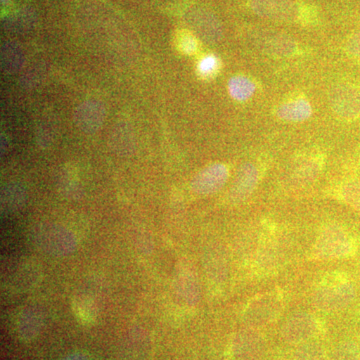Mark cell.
I'll return each instance as SVG.
<instances>
[{"instance_id": "obj_1", "label": "cell", "mask_w": 360, "mask_h": 360, "mask_svg": "<svg viewBox=\"0 0 360 360\" xmlns=\"http://www.w3.org/2000/svg\"><path fill=\"white\" fill-rule=\"evenodd\" d=\"M352 248L349 236L340 227L328 226L319 234L314 246V255L319 259H338L347 257Z\"/></svg>"}, {"instance_id": "obj_2", "label": "cell", "mask_w": 360, "mask_h": 360, "mask_svg": "<svg viewBox=\"0 0 360 360\" xmlns=\"http://www.w3.org/2000/svg\"><path fill=\"white\" fill-rule=\"evenodd\" d=\"M355 295L356 293L352 284H335L315 290L311 302L316 309L324 311H335L348 307L354 302Z\"/></svg>"}, {"instance_id": "obj_3", "label": "cell", "mask_w": 360, "mask_h": 360, "mask_svg": "<svg viewBox=\"0 0 360 360\" xmlns=\"http://www.w3.org/2000/svg\"><path fill=\"white\" fill-rule=\"evenodd\" d=\"M329 103L335 115L342 120L360 117V90L354 85H336L329 92Z\"/></svg>"}, {"instance_id": "obj_4", "label": "cell", "mask_w": 360, "mask_h": 360, "mask_svg": "<svg viewBox=\"0 0 360 360\" xmlns=\"http://www.w3.org/2000/svg\"><path fill=\"white\" fill-rule=\"evenodd\" d=\"M251 11L258 16L276 21H295L302 18V8L293 0H250Z\"/></svg>"}, {"instance_id": "obj_5", "label": "cell", "mask_w": 360, "mask_h": 360, "mask_svg": "<svg viewBox=\"0 0 360 360\" xmlns=\"http://www.w3.org/2000/svg\"><path fill=\"white\" fill-rule=\"evenodd\" d=\"M317 321L311 314L297 312L291 315L281 328V336L286 342L300 345L311 340L317 333Z\"/></svg>"}, {"instance_id": "obj_6", "label": "cell", "mask_w": 360, "mask_h": 360, "mask_svg": "<svg viewBox=\"0 0 360 360\" xmlns=\"http://www.w3.org/2000/svg\"><path fill=\"white\" fill-rule=\"evenodd\" d=\"M264 348V338L252 328L238 333L232 342V354L236 360H257Z\"/></svg>"}, {"instance_id": "obj_7", "label": "cell", "mask_w": 360, "mask_h": 360, "mask_svg": "<svg viewBox=\"0 0 360 360\" xmlns=\"http://www.w3.org/2000/svg\"><path fill=\"white\" fill-rule=\"evenodd\" d=\"M186 20L198 35L207 42H217L221 39L222 30L219 20L205 9H191L186 13Z\"/></svg>"}, {"instance_id": "obj_8", "label": "cell", "mask_w": 360, "mask_h": 360, "mask_svg": "<svg viewBox=\"0 0 360 360\" xmlns=\"http://www.w3.org/2000/svg\"><path fill=\"white\" fill-rule=\"evenodd\" d=\"M278 303L271 296H262L255 300L245 311V322L250 328H257L269 324L278 314Z\"/></svg>"}, {"instance_id": "obj_9", "label": "cell", "mask_w": 360, "mask_h": 360, "mask_svg": "<svg viewBox=\"0 0 360 360\" xmlns=\"http://www.w3.org/2000/svg\"><path fill=\"white\" fill-rule=\"evenodd\" d=\"M229 172L222 165H213L206 167L200 174L196 175L193 182V188L200 194L217 193L226 182Z\"/></svg>"}, {"instance_id": "obj_10", "label": "cell", "mask_w": 360, "mask_h": 360, "mask_svg": "<svg viewBox=\"0 0 360 360\" xmlns=\"http://www.w3.org/2000/svg\"><path fill=\"white\" fill-rule=\"evenodd\" d=\"M258 182V172L252 163H245L239 168L233 186L231 187V198L236 202L245 200L255 191Z\"/></svg>"}, {"instance_id": "obj_11", "label": "cell", "mask_w": 360, "mask_h": 360, "mask_svg": "<svg viewBox=\"0 0 360 360\" xmlns=\"http://www.w3.org/2000/svg\"><path fill=\"white\" fill-rule=\"evenodd\" d=\"M104 112L103 105L98 101H85L78 106L75 122L84 131L94 132L103 124Z\"/></svg>"}, {"instance_id": "obj_12", "label": "cell", "mask_w": 360, "mask_h": 360, "mask_svg": "<svg viewBox=\"0 0 360 360\" xmlns=\"http://www.w3.org/2000/svg\"><path fill=\"white\" fill-rule=\"evenodd\" d=\"M319 165L311 158H302L296 161L288 174V182L293 186H302L309 184L319 175Z\"/></svg>"}, {"instance_id": "obj_13", "label": "cell", "mask_w": 360, "mask_h": 360, "mask_svg": "<svg viewBox=\"0 0 360 360\" xmlns=\"http://www.w3.org/2000/svg\"><path fill=\"white\" fill-rule=\"evenodd\" d=\"M312 108L309 101L296 98L286 101L277 108V116L284 122H302L311 116Z\"/></svg>"}, {"instance_id": "obj_14", "label": "cell", "mask_w": 360, "mask_h": 360, "mask_svg": "<svg viewBox=\"0 0 360 360\" xmlns=\"http://www.w3.org/2000/svg\"><path fill=\"white\" fill-rule=\"evenodd\" d=\"M258 44L267 53L276 56H290L296 51L295 40L281 34H265Z\"/></svg>"}, {"instance_id": "obj_15", "label": "cell", "mask_w": 360, "mask_h": 360, "mask_svg": "<svg viewBox=\"0 0 360 360\" xmlns=\"http://www.w3.org/2000/svg\"><path fill=\"white\" fill-rule=\"evenodd\" d=\"M229 92L236 101H245L255 94V84L250 78L238 75L229 80Z\"/></svg>"}, {"instance_id": "obj_16", "label": "cell", "mask_w": 360, "mask_h": 360, "mask_svg": "<svg viewBox=\"0 0 360 360\" xmlns=\"http://www.w3.org/2000/svg\"><path fill=\"white\" fill-rule=\"evenodd\" d=\"M326 350L321 343L316 341L309 340L300 343L296 348L293 360H324Z\"/></svg>"}, {"instance_id": "obj_17", "label": "cell", "mask_w": 360, "mask_h": 360, "mask_svg": "<svg viewBox=\"0 0 360 360\" xmlns=\"http://www.w3.org/2000/svg\"><path fill=\"white\" fill-rule=\"evenodd\" d=\"M341 195L345 202L360 212V180L345 184L341 189Z\"/></svg>"}, {"instance_id": "obj_18", "label": "cell", "mask_w": 360, "mask_h": 360, "mask_svg": "<svg viewBox=\"0 0 360 360\" xmlns=\"http://www.w3.org/2000/svg\"><path fill=\"white\" fill-rule=\"evenodd\" d=\"M176 45L182 53L191 54L198 49V40L191 32L182 30L177 34Z\"/></svg>"}, {"instance_id": "obj_19", "label": "cell", "mask_w": 360, "mask_h": 360, "mask_svg": "<svg viewBox=\"0 0 360 360\" xmlns=\"http://www.w3.org/2000/svg\"><path fill=\"white\" fill-rule=\"evenodd\" d=\"M219 68V60L214 56H205L198 63V72L202 77H212Z\"/></svg>"}, {"instance_id": "obj_20", "label": "cell", "mask_w": 360, "mask_h": 360, "mask_svg": "<svg viewBox=\"0 0 360 360\" xmlns=\"http://www.w3.org/2000/svg\"><path fill=\"white\" fill-rule=\"evenodd\" d=\"M329 360H356V349L352 345H342L336 348Z\"/></svg>"}, {"instance_id": "obj_21", "label": "cell", "mask_w": 360, "mask_h": 360, "mask_svg": "<svg viewBox=\"0 0 360 360\" xmlns=\"http://www.w3.org/2000/svg\"><path fill=\"white\" fill-rule=\"evenodd\" d=\"M347 51L352 58L360 59V30L348 39Z\"/></svg>"}]
</instances>
